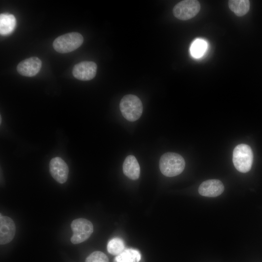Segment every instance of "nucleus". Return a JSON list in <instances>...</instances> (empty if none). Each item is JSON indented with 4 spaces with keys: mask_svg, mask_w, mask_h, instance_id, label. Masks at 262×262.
Instances as JSON below:
<instances>
[{
    "mask_svg": "<svg viewBox=\"0 0 262 262\" xmlns=\"http://www.w3.org/2000/svg\"><path fill=\"white\" fill-rule=\"evenodd\" d=\"M185 165L183 158L180 154L174 152L164 154L159 161V168L162 173L168 177L180 174Z\"/></svg>",
    "mask_w": 262,
    "mask_h": 262,
    "instance_id": "1",
    "label": "nucleus"
},
{
    "mask_svg": "<svg viewBox=\"0 0 262 262\" xmlns=\"http://www.w3.org/2000/svg\"><path fill=\"white\" fill-rule=\"evenodd\" d=\"M119 108L124 118L130 121L138 119L143 112L141 100L136 96L131 94L125 95L122 98Z\"/></svg>",
    "mask_w": 262,
    "mask_h": 262,
    "instance_id": "2",
    "label": "nucleus"
},
{
    "mask_svg": "<svg viewBox=\"0 0 262 262\" xmlns=\"http://www.w3.org/2000/svg\"><path fill=\"white\" fill-rule=\"evenodd\" d=\"M253 152L251 147L245 144L236 146L233 151L232 161L236 169L242 173L248 172L253 163Z\"/></svg>",
    "mask_w": 262,
    "mask_h": 262,
    "instance_id": "3",
    "label": "nucleus"
},
{
    "mask_svg": "<svg viewBox=\"0 0 262 262\" xmlns=\"http://www.w3.org/2000/svg\"><path fill=\"white\" fill-rule=\"evenodd\" d=\"M83 36L77 32L66 33L57 37L53 41L52 46L57 52L62 53L71 52L82 44Z\"/></svg>",
    "mask_w": 262,
    "mask_h": 262,
    "instance_id": "4",
    "label": "nucleus"
},
{
    "mask_svg": "<svg viewBox=\"0 0 262 262\" xmlns=\"http://www.w3.org/2000/svg\"><path fill=\"white\" fill-rule=\"evenodd\" d=\"M73 235L70 241L73 244H78L87 240L93 232V225L88 220L78 218L71 224Z\"/></svg>",
    "mask_w": 262,
    "mask_h": 262,
    "instance_id": "5",
    "label": "nucleus"
},
{
    "mask_svg": "<svg viewBox=\"0 0 262 262\" xmlns=\"http://www.w3.org/2000/svg\"><path fill=\"white\" fill-rule=\"evenodd\" d=\"M200 10V4L196 0H184L178 3L173 8L174 16L181 20H187L195 16Z\"/></svg>",
    "mask_w": 262,
    "mask_h": 262,
    "instance_id": "6",
    "label": "nucleus"
},
{
    "mask_svg": "<svg viewBox=\"0 0 262 262\" xmlns=\"http://www.w3.org/2000/svg\"><path fill=\"white\" fill-rule=\"evenodd\" d=\"M97 70V64L94 62L82 61L74 66L72 74L79 80L89 81L95 77Z\"/></svg>",
    "mask_w": 262,
    "mask_h": 262,
    "instance_id": "7",
    "label": "nucleus"
},
{
    "mask_svg": "<svg viewBox=\"0 0 262 262\" xmlns=\"http://www.w3.org/2000/svg\"><path fill=\"white\" fill-rule=\"evenodd\" d=\"M49 169L51 176L57 182L62 184L67 180L68 167L62 158L55 157L51 159L49 164Z\"/></svg>",
    "mask_w": 262,
    "mask_h": 262,
    "instance_id": "8",
    "label": "nucleus"
},
{
    "mask_svg": "<svg viewBox=\"0 0 262 262\" xmlns=\"http://www.w3.org/2000/svg\"><path fill=\"white\" fill-rule=\"evenodd\" d=\"M41 66V61L38 57L34 56L21 61L18 64L16 70L22 76L33 77L39 72Z\"/></svg>",
    "mask_w": 262,
    "mask_h": 262,
    "instance_id": "9",
    "label": "nucleus"
},
{
    "mask_svg": "<svg viewBox=\"0 0 262 262\" xmlns=\"http://www.w3.org/2000/svg\"><path fill=\"white\" fill-rule=\"evenodd\" d=\"M16 233V226L13 220L10 217L0 216V243L6 244L14 238Z\"/></svg>",
    "mask_w": 262,
    "mask_h": 262,
    "instance_id": "10",
    "label": "nucleus"
},
{
    "mask_svg": "<svg viewBox=\"0 0 262 262\" xmlns=\"http://www.w3.org/2000/svg\"><path fill=\"white\" fill-rule=\"evenodd\" d=\"M224 190L223 183L218 180L212 179L205 180L198 187V193L202 196L216 197L220 195Z\"/></svg>",
    "mask_w": 262,
    "mask_h": 262,
    "instance_id": "11",
    "label": "nucleus"
},
{
    "mask_svg": "<svg viewBox=\"0 0 262 262\" xmlns=\"http://www.w3.org/2000/svg\"><path fill=\"white\" fill-rule=\"evenodd\" d=\"M124 174L132 180L138 179L140 176V166L136 158L133 155H129L125 159L123 164Z\"/></svg>",
    "mask_w": 262,
    "mask_h": 262,
    "instance_id": "12",
    "label": "nucleus"
},
{
    "mask_svg": "<svg viewBox=\"0 0 262 262\" xmlns=\"http://www.w3.org/2000/svg\"><path fill=\"white\" fill-rule=\"evenodd\" d=\"M16 19L11 14L3 13L0 15V33L1 35H7L11 33L16 26Z\"/></svg>",
    "mask_w": 262,
    "mask_h": 262,
    "instance_id": "13",
    "label": "nucleus"
},
{
    "mask_svg": "<svg viewBox=\"0 0 262 262\" xmlns=\"http://www.w3.org/2000/svg\"><path fill=\"white\" fill-rule=\"evenodd\" d=\"M141 258V256L139 251L128 248L116 256L114 262H139Z\"/></svg>",
    "mask_w": 262,
    "mask_h": 262,
    "instance_id": "14",
    "label": "nucleus"
},
{
    "mask_svg": "<svg viewBox=\"0 0 262 262\" xmlns=\"http://www.w3.org/2000/svg\"><path fill=\"white\" fill-rule=\"evenodd\" d=\"M229 7L236 16H242L248 12L250 2L248 0H230L229 1Z\"/></svg>",
    "mask_w": 262,
    "mask_h": 262,
    "instance_id": "15",
    "label": "nucleus"
},
{
    "mask_svg": "<svg viewBox=\"0 0 262 262\" xmlns=\"http://www.w3.org/2000/svg\"><path fill=\"white\" fill-rule=\"evenodd\" d=\"M207 48V44L205 40L201 39H197L192 43L190 51L193 57L198 58L204 55Z\"/></svg>",
    "mask_w": 262,
    "mask_h": 262,
    "instance_id": "16",
    "label": "nucleus"
},
{
    "mask_svg": "<svg viewBox=\"0 0 262 262\" xmlns=\"http://www.w3.org/2000/svg\"><path fill=\"white\" fill-rule=\"evenodd\" d=\"M107 249L110 254L117 256L125 250L124 241L119 238H114L108 242Z\"/></svg>",
    "mask_w": 262,
    "mask_h": 262,
    "instance_id": "17",
    "label": "nucleus"
},
{
    "mask_svg": "<svg viewBox=\"0 0 262 262\" xmlns=\"http://www.w3.org/2000/svg\"><path fill=\"white\" fill-rule=\"evenodd\" d=\"M85 262H109L108 257L104 253L96 251L91 253Z\"/></svg>",
    "mask_w": 262,
    "mask_h": 262,
    "instance_id": "18",
    "label": "nucleus"
}]
</instances>
